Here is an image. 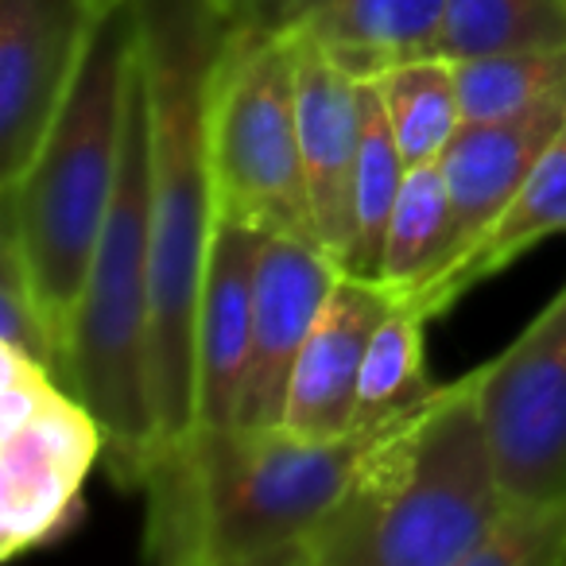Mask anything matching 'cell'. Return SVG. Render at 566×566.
<instances>
[{"label": "cell", "mask_w": 566, "mask_h": 566, "mask_svg": "<svg viewBox=\"0 0 566 566\" xmlns=\"http://www.w3.org/2000/svg\"><path fill=\"white\" fill-rule=\"evenodd\" d=\"M0 346L51 365L59 377L66 373L63 346H59L55 331H51L48 315L35 300L28 268L9 237H0Z\"/></svg>", "instance_id": "cell-24"}, {"label": "cell", "mask_w": 566, "mask_h": 566, "mask_svg": "<svg viewBox=\"0 0 566 566\" xmlns=\"http://www.w3.org/2000/svg\"><path fill=\"white\" fill-rule=\"evenodd\" d=\"M229 28L292 35L326 48L349 74L373 78L439 51L447 0H213Z\"/></svg>", "instance_id": "cell-11"}, {"label": "cell", "mask_w": 566, "mask_h": 566, "mask_svg": "<svg viewBox=\"0 0 566 566\" xmlns=\"http://www.w3.org/2000/svg\"><path fill=\"white\" fill-rule=\"evenodd\" d=\"M105 427L51 365L0 346V558L59 543L105 462Z\"/></svg>", "instance_id": "cell-7"}, {"label": "cell", "mask_w": 566, "mask_h": 566, "mask_svg": "<svg viewBox=\"0 0 566 566\" xmlns=\"http://www.w3.org/2000/svg\"><path fill=\"white\" fill-rule=\"evenodd\" d=\"M218 213L315 241L300 144V40L229 28L210 78Z\"/></svg>", "instance_id": "cell-6"}, {"label": "cell", "mask_w": 566, "mask_h": 566, "mask_svg": "<svg viewBox=\"0 0 566 566\" xmlns=\"http://www.w3.org/2000/svg\"><path fill=\"white\" fill-rule=\"evenodd\" d=\"M148 90L151 354L164 447L195 431V311L218 226L210 78L229 35L213 0H133Z\"/></svg>", "instance_id": "cell-1"}, {"label": "cell", "mask_w": 566, "mask_h": 566, "mask_svg": "<svg viewBox=\"0 0 566 566\" xmlns=\"http://www.w3.org/2000/svg\"><path fill=\"white\" fill-rule=\"evenodd\" d=\"M342 264L318 241L300 233H264L252 295L249 365H244L237 423L280 427L287 388L311 338L318 311L331 295Z\"/></svg>", "instance_id": "cell-10"}, {"label": "cell", "mask_w": 566, "mask_h": 566, "mask_svg": "<svg viewBox=\"0 0 566 566\" xmlns=\"http://www.w3.org/2000/svg\"><path fill=\"white\" fill-rule=\"evenodd\" d=\"M300 144L315 241L346 264L361 156V78L311 40H300Z\"/></svg>", "instance_id": "cell-14"}, {"label": "cell", "mask_w": 566, "mask_h": 566, "mask_svg": "<svg viewBox=\"0 0 566 566\" xmlns=\"http://www.w3.org/2000/svg\"><path fill=\"white\" fill-rule=\"evenodd\" d=\"M566 125V94L532 105L512 117L462 120L454 140L447 144L439 167L447 175L450 210H454V268L496 218L520 195L543 148ZM434 283V280H431Z\"/></svg>", "instance_id": "cell-15"}, {"label": "cell", "mask_w": 566, "mask_h": 566, "mask_svg": "<svg viewBox=\"0 0 566 566\" xmlns=\"http://www.w3.org/2000/svg\"><path fill=\"white\" fill-rule=\"evenodd\" d=\"M396 295L377 280L342 272L318 311L287 388L283 427L311 442H338L357 431V385L365 349Z\"/></svg>", "instance_id": "cell-12"}, {"label": "cell", "mask_w": 566, "mask_h": 566, "mask_svg": "<svg viewBox=\"0 0 566 566\" xmlns=\"http://www.w3.org/2000/svg\"><path fill=\"white\" fill-rule=\"evenodd\" d=\"M450 260H454V210H450L447 175L439 159L416 164L403 175L388 221L377 283L396 300H416L427 283L447 272Z\"/></svg>", "instance_id": "cell-17"}, {"label": "cell", "mask_w": 566, "mask_h": 566, "mask_svg": "<svg viewBox=\"0 0 566 566\" xmlns=\"http://www.w3.org/2000/svg\"><path fill=\"white\" fill-rule=\"evenodd\" d=\"M133 59L136 12L133 0H120L97 20L40 148L17 179L0 182V237L17 244L35 300L63 346V361L71 354L90 260L117 190Z\"/></svg>", "instance_id": "cell-4"}, {"label": "cell", "mask_w": 566, "mask_h": 566, "mask_svg": "<svg viewBox=\"0 0 566 566\" xmlns=\"http://www.w3.org/2000/svg\"><path fill=\"white\" fill-rule=\"evenodd\" d=\"M373 86L385 105L388 128L400 144L408 167L442 159L447 144L462 128L454 63L439 51L411 55L373 74Z\"/></svg>", "instance_id": "cell-18"}, {"label": "cell", "mask_w": 566, "mask_h": 566, "mask_svg": "<svg viewBox=\"0 0 566 566\" xmlns=\"http://www.w3.org/2000/svg\"><path fill=\"white\" fill-rule=\"evenodd\" d=\"M427 323L431 315L408 300H396L392 311L380 318L357 385V431L392 423L439 392L427 373Z\"/></svg>", "instance_id": "cell-19"}, {"label": "cell", "mask_w": 566, "mask_h": 566, "mask_svg": "<svg viewBox=\"0 0 566 566\" xmlns=\"http://www.w3.org/2000/svg\"><path fill=\"white\" fill-rule=\"evenodd\" d=\"M465 566H566V496L504 501Z\"/></svg>", "instance_id": "cell-23"}, {"label": "cell", "mask_w": 566, "mask_h": 566, "mask_svg": "<svg viewBox=\"0 0 566 566\" xmlns=\"http://www.w3.org/2000/svg\"><path fill=\"white\" fill-rule=\"evenodd\" d=\"M264 233L268 229L218 213L195 311V427L237 423Z\"/></svg>", "instance_id": "cell-13"}, {"label": "cell", "mask_w": 566, "mask_h": 566, "mask_svg": "<svg viewBox=\"0 0 566 566\" xmlns=\"http://www.w3.org/2000/svg\"><path fill=\"white\" fill-rule=\"evenodd\" d=\"M373 431L311 442L287 427H195L148 465L144 558L159 566H300Z\"/></svg>", "instance_id": "cell-2"}, {"label": "cell", "mask_w": 566, "mask_h": 566, "mask_svg": "<svg viewBox=\"0 0 566 566\" xmlns=\"http://www.w3.org/2000/svg\"><path fill=\"white\" fill-rule=\"evenodd\" d=\"M566 43V0H447L439 55Z\"/></svg>", "instance_id": "cell-22"}, {"label": "cell", "mask_w": 566, "mask_h": 566, "mask_svg": "<svg viewBox=\"0 0 566 566\" xmlns=\"http://www.w3.org/2000/svg\"><path fill=\"white\" fill-rule=\"evenodd\" d=\"M481 416L509 501L566 496V283L512 346L478 365Z\"/></svg>", "instance_id": "cell-8"}, {"label": "cell", "mask_w": 566, "mask_h": 566, "mask_svg": "<svg viewBox=\"0 0 566 566\" xmlns=\"http://www.w3.org/2000/svg\"><path fill=\"white\" fill-rule=\"evenodd\" d=\"M504 501L473 369L373 427L300 566H465Z\"/></svg>", "instance_id": "cell-3"}, {"label": "cell", "mask_w": 566, "mask_h": 566, "mask_svg": "<svg viewBox=\"0 0 566 566\" xmlns=\"http://www.w3.org/2000/svg\"><path fill=\"white\" fill-rule=\"evenodd\" d=\"M450 63L465 120L512 117L566 94V43L481 51Z\"/></svg>", "instance_id": "cell-21"}, {"label": "cell", "mask_w": 566, "mask_h": 566, "mask_svg": "<svg viewBox=\"0 0 566 566\" xmlns=\"http://www.w3.org/2000/svg\"><path fill=\"white\" fill-rule=\"evenodd\" d=\"M558 233H566V125L543 148L539 164L532 167V175L524 179V187L512 198L509 210L489 226V233L454 268H447L439 280L427 283L423 292L408 303H416L423 315L439 318L470 287H478L489 275L504 272L520 256H527L535 244H543L547 237Z\"/></svg>", "instance_id": "cell-16"}, {"label": "cell", "mask_w": 566, "mask_h": 566, "mask_svg": "<svg viewBox=\"0 0 566 566\" xmlns=\"http://www.w3.org/2000/svg\"><path fill=\"white\" fill-rule=\"evenodd\" d=\"M408 159L388 128L385 105L373 86V78H361V156H357L354 179V237L342 272L377 280L380 249H385L388 221H392L396 198H400Z\"/></svg>", "instance_id": "cell-20"}, {"label": "cell", "mask_w": 566, "mask_h": 566, "mask_svg": "<svg viewBox=\"0 0 566 566\" xmlns=\"http://www.w3.org/2000/svg\"><path fill=\"white\" fill-rule=\"evenodd\" d=\"M151 206H148V90L140 48L128 74L125 144L113 206L82 287L66 354V385L105 427V465L117 489H140L164 450L151 354Z\"/></svg>", "instance_id": "cell-5"}, {"label": "cell", "mask_w": 566, "mask_h": 566, "mask_svg": "<svg viewBox=\"0 0 566 566\" xmlns=\"http://www.w3.org/2000/svg\"><path fill=\"white\" fill-rule=\"evenodd\" d=\"M105 12L102 0H0V182L40 148Z\"/></svg>", "instance_id": "cell-9"}, {"label": "cell", "mask_w": 566, "mask_h": 566, "mask_svg": "<svg viewBox=\"0 0 566 566\" xmlns=\"http://www.w3.org/2000/svg\"><path fill=\"white\" fill-rule=\"evenodd\" d=\"M102 4H105V9H113V4H120V0H102Z\"/></svg>", "instance_id": "cell-25"}]
</instances>
